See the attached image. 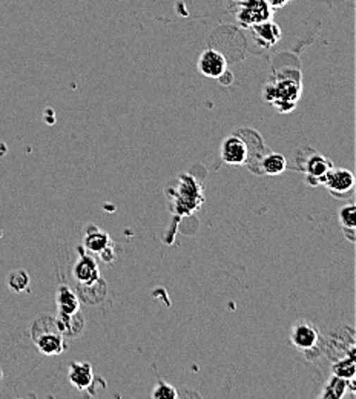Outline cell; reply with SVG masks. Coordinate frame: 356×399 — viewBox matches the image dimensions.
<instances>
[{"label": "cell", "instance_id": "cell-17", "mask_svg": "<svg viewBox=\"0 0 356 399\" xmlns=\"http://www.w3.org/2000/svg\"><path fill=\"white\" fill-rule=\"evenodd\" d=\"M80 298L88 305H97L106 295V283L102 278L92 284H79Z\"/></svg>", "mask_w": 356, "mask_h": 399}, {"label": "cell", "instance_id": "cell-13", "mask_svg": "<svg viewBox=\"0 0 356 399\" xmlns=\"http://www.w3.org/2000/svg\"><path fill=\"white\" fill-rule=\"evenodd\" d=\"M56 305L59 314L74 315L80 312V298L68 286H60L56 293Z\"/></svg>", "mask_w": 356, "mask_h": 399}, {"label": "cell", "instance_id": "cell-16", "mask_svg": "<svg viewBox=\"0 0 356 399\" xmlns=\"http://www.w3.org/2000/svg\"><path fill=\"white\" fill-rule=\"evenodd\" d=\"M338 220L343 228L344 235L350 243H355V231H356V206L345 204L338 212Z\"/></svg>", "mask_w": 356, "mask_h": 399}, {"label": "cell", "instance_id": "cell-25", "mask_svg": "<svg viewBox=\"0 0 356 399\" xmlns=\"http://www.w3.org/2000/svg\"><path fill=\"white\" fill-rule=\"evenodd\" d=\"M235 2H241V0H235Z\"/></svg>", "mask_w": 356, "mask_h": 399}, {"label": "cell", "instance_id": "cell-4", "mask_svg": "<svg viewBox=\"0 0 356 399\" xmlns=\"http://www.w3.org/2000/svg\"><path fill=\"white\" fill-rule=\"evenodd\" d=\"M221 160L231 166H243L249 160L247 143L238 135L226 137L220 147Z\"/></svg>", "mask_w": 356, "mask_h": 399}, {"label": "cell", "instance_id": "cell-8", "mask_svg": "<svg viewBox=\"0 0 356 399\" xmlns=\"http://www.w3.org/2000/svg\"><path fill=\"white\" fill-rule=\"evenodd\" d=\"M198 71L202 73L207 79H219V77L228 69V60L216 49H206L198 57L197 62Z\"/></svg>", "mask_w": 356, "mask_h": 399}, {"label": "cell", "instance_id": "cell-10", "mask_svg": "<svg viewBox=\"0 0 356 399\" xmlns=\"http://www.w3.org/2000/svg\"><path fill=\"white\" fill-rule=\"evenodd\" d=\"M73 272L79 284H92L100 280V269L97 262H95L94 257H91L90 254L83 252L82 249H80V258L77 259V263L74 264Z\"/></svg>", "mask_w": 356, "mask_h": 399}, {"label": "cell", "instance_id": "cell-5", "mask_svg": "<svg viewBox=\"0 0 356 399\" xmlns=\"http://www.w3.org/2000/svg\"><path fill=\"white\" fill-rule=\"evenodd\" d=\"M290 343L295 345V349H298L304 353L315 350L319 343L318 329L312 323H307V321L297 323L292 327Z\"/></svg>", "mask_w": 356, "mask_h": 399}, {"label": "cell", "instance_id": "cell-6", "mask_svg": "<svg viewBox=\"0 0 356 399\" xmlns=\"http://www.w3.org/2000/svg\"><path fill=\"white\" fill-rule=\"evenodd\" d=\"M323 186L327 188V190L332 195L338 198H347L353 194L355 188V177L349 169H332L324 180Z\"/></svg>", "mask_w": 356, "mask_h": 399}, {"label": "cell", "instance_id": "cell-21", "mask_svg": "<svg viewBox=\"0 0 356 399\" xmlns=\"http://www.w3.org/2000/svg\"><path fill=\"white\" fill-rule=\"evenodd\" d=\"M151 398H154V399H177L178 392L176 390V387H172L171 384L159 379L157 384H155V387L152 390Z\"/></svg>", "mask_w": 356, "mask_h": 399}, {"label": "cell", "instance_id": "cell-18", "mask_svg": "<svg viewBox=\"0 0 356 399\" xmlns=\"http://www.w3.org/2000/svg\"><path fill=\"white\" fill-rule=\"evenodd\" d=\"M259 166H262V171L266 176H280V173L288 169V160H286V157L281 154L271 152L262 160Z\"/></svg>", "mask_w": 356, "mask_h": 399}, {"label": "cell", "instance_id": "cell-11", "mask_svg": "<svg viewBox=\"0 0 356 399\" xmlns=\"http://www.w3.org/2000/svg\"><path fill=\"white\" fill-rule=\"evenodd\" d=\"M68 378L69 383L79 390V392H85V390H88L92 386V366L90 362H73L71 366H69Z\"/></svg>", "mask_w": 356, "mask_h": 399}, {"label": "cell", "instance_id": "cell-1", "mask_svg": "<svg viewBox=\"0 0 356 399\" xmlns=\"http://www.w3.org/2000/svg\"><path fill=\"white\" fill-rule=\"evenodd\" d=\"M301 95V82L300 77L295 79H281L269 82L264 88V99L274 105L280 112L289 114L295 108H297V102Z\"/></svg>", "mask_w": 356, "mask_h": 399}, {"label": "cell", "instance_id": "cell-12", "mask_svg": "<svg viewBox=\"0 0 356 399\" xmlns=\"http://www.w3.org/2000/svg\"><path fill=\"white\" fill-rule=\"evenodd\" d=\"M83 246L90 254L100 255L103 250L108 249L109 246H112V240H111L108 232L102 231V229L95 228V226H90L88 229H86Z\"/></svg>", "mask_w": 356, "mask_h": 399}, {"label": "cell", "instance_id": "cell-23", "mask_svg": "<svg viewBox=\"0 0 356 399\" xmlns=\"http://www.w3.org/2000/svg\"><path fill=\"white\" fill-rule=\"evenodd\" d=\"M290 2V0H266V4L271 6V8H274V10H278V8H283V6H286Z\"/></svg>", "mask_w": 356, "mask_h": 399}, {"label": "cell", "instance_id": "cell-9", "mask_svg": "<svg viewBox=\"0 0 356 399\" xmlns=\"http://www.w3.org/2000/svg\"><path fill=\"white\" fill-rule=\"evenodd\" d=\"M250 30H252V36H254V39L257 42V45L264 48V49L275 47L276 43L280 42L281 37H283L281 28L278 27V25L275 22H272L271 19L255 25V27H252Z\"/></svg>", "mask_w": 356, "mask_h": 399}, {"label": "cell", "instance_id": "cell-15", "mask_svg": "<svg viewBox=\"0 0 356 399\" xmlns=\"http://www.w3.org/2000/svg\"><path fill=\"white\" fill-rule=\"evenodd\" d=\"M347 388L353 390V379H344L336 375H332L329 379V383L326 384L323 393L319 395V398L323 399H340L347 393Z\"/></svg>", "mask_w": 356, "mask_h": 399}, {"label": "cell", "instance_id": "cell-20", "mask_svg": "<svg viewBox=\"0 0 356 399\" xmlns=\"http://www.w3.org/2000/svg\"><path fill=\"white\" fill-rule=\"evenodd\" d=\"M6 284H8V288H10L11 292H16V293L25 292L30 286V275H28L27 271L17 269V271H13L10 275H8Z\"/></svg>", "mask_w": 356, "mask_h": 399}, {"label": "cell", "instance_id": "cell-19", "mask_svg": "<svg viewBox=\"0 0 356 399\" xmlns=\"http://www.w3.org/2000/svg\"><path fill=\"white\" fill-rule=\"evenodd\" d=\"M333 375L344 378V379H353L355 378V349L350 347L349 355L341 361L333 364Z\"/></svg>", "mask_w": 356, "mask_h": 399}, {"label": "cell", "instance_id": "cell-24", "mask_svg": "<svg viewBox=\"0 0 356 399\" xmlns=\"http://www.w3.org/2000/svg\"><path fill=\"white\" fill-rule=\"evenodd\" d=\"M2 378H4V372H2V369H0V381H2Z\"/></svg>", "mask_w": 356, "mask_h": 399}, {"label": "cell", "instance_id": "cell-2", "mask_svg": "<svg viewBox=\"0 0 356 399\" xmlns=\"http://www.w3.org/2000/svg\"><path fill=\"white\" fill-rule=\"evenodd\" d=\"M34 344L40 353L48 357H56L65 352V336L60 333L56 326V319L49 317H40L34 321L31 329Z\"/></svg>", "mask_w": 356, "mask_h": 399}, {"label": "cell", "instance_id": "cell-7", "mask_svg": "<svg viewBox=\"0 0 356 399\" xmlns=\"http://www.w3.org/2000/svg\"><path fill=\"white\" fill-rule=\"evenodd\" d=\"M332 169H333L332 160H329L326 155L319 152L310 154L306 163H304V172H306V177L310 186L323 185Z\"/></svg>", "mask_w": 356, "mask_h": 399}, {"label": "cell", "instance_id": "cell-3", "mask_svg": "<svg viewBox=\"0 0 356 399\" xmlns=\"http://www.w3.org/2000/svg\"><path fill=\"white\" fill-rule=\"evenodd\" d=\"M272 17V8L266 0H241L237 20L243 28H252L255 25L269 20Z\"/></svg>", "mask_w": 356, "mask_h": 399}, {"label": "cell", "instance_id": "cell-22", "mask_svg": "<svg viewBox=\"0 0 356 399\" xmlns=\"http://www.w3.org/2000/svg\"><path fill=\"white\" fill-rule=\"evenodd\" d=\"M216 80H219V83L223 86H231L233 80H235V77H233V74L229 71V69H226V71Z\"/></svg>", "mask_w": 356, "mask_h": 399}, {"label": "cell", "instance_id": "cell-14", "mask_svg": "<svg viewBox=\"0 0 356 399\" xmlns=\"http://www.w3.org/2000/svg\"><path fill=\"white\" fill-rule=\"evenodd\" d=\"M56 319V326L65 338L68 336H77L82 331L85 326V321L80 315V312H77L74 315H62L59 314Z\"/></svg>", "mask_w": 356, "mask_h": 399}]
</instances>
